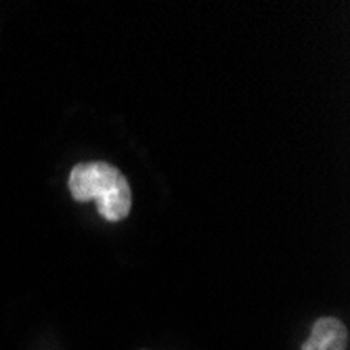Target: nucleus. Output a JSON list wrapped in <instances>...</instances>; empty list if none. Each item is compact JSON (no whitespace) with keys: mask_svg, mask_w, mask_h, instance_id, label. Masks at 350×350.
<instances>
[{"mask_svg":"<svg viewBox=\"0 0 350 350\" xmlns=\"http://www.w3.org/2000/svg\"><path fill=\"white\" fill-rule=\"evenodd\" d=\"M68 187L74 202H97V212L107 222H120L131 214L133 191L129 180L120 168L103 160L76 164L70 172Z\"/></svg>","mask_w":350,"mask_h":350,"instance_id":"obj_1","label":"nucleus"},{"mask_svg":"<svg viewBox=\"0 0 350 350\" xmlns=\"http://www.w3.org/2000/svg\"><path fill=\"white\" fill-rule=\"evenodd\" d=\"M348 348V329L336 317H321L317 319L308 340L302 344V350H346Z\"/></svg>","mask_w":350,"mask_h":350,"instance_id":"obj_2","label":"nucleus"}]
</instances>
